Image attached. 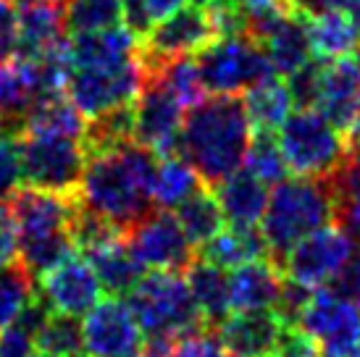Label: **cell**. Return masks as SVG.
Listing matches in <instances>:
<instances>
[{
	"mask_svg": "<svg viewBox=\"0 0 360 357\" xmlns=\"http://www.w3.org/2000/svg\"><path fill=\"white\" fill-rule=\"evenodd\" d=\"M334 223V189L323 176H287L269 192L258 228L269 258L281 268V260L302 237Z\"/></svg>",
	"mask_w": 360,
	"mask_h": 357,
	"instance_id": "cell-4",
	"label": "cell"
},
{
	"mask_svg": "<svg viewBox=\"0 0 360 357\" xmlns=\"http://www.w3.org/2000/svg\"><path fill=\"white\" fill-rule=\"evenodd\" d=\"M242 100H245V110L252 124V131H276L295 108L287 82L279 79V74L250 87Z\"/></svg>",
	"mask_w": 360,
	"mask_h": 357,
	"instance_id": "cell-29",
	"label": "cell"
},
{
	"mask_svg": "<svg viewBox=\"0 0 360 357\" xmlns=\"http://www.w3.org/2000/svg\"><path fill=\"white\" fill-rule=\"evenodd\" d=\"M297 326L316 339L321 357H360V305L331 287L313 292Z\"/></svg>",
	"mask_w": 360,
	"mask_h": 357,
	"instance_id": "cell-9",
	"label": "cell"
},
{
	"mask_svg": "<svg viewBox=\"0 0 360 357\" xmlns=\"http://www.w3.org/2000/svg\"><path fill=\"white\" fill-rule=\"evenodd\" d=\"M8 3H13V6H30L34 0H8Z\"/></svg>",
	"mask_w": 360,
	"mask_h": 357,
	"instance_id": "cell-49",
	"label": "cell"
},
{
	"mask_svg": "<svg viewBox=\"0 0 360 357\" xmlns=\"http://www.w3.org/2000/svg\"><path fill=\"white\" fill-rule=\"evenodd\" d=\"M121 357H140V352H137V355H121Z\"/></svg>",
	"mask_w": 360,
	"mask_h": 357,
	"instance_id": "cell-53",
	"label": "cell"
},
{
	"mask_svg": "<svg viewBox=\"0 0 360 357\" xmlns=\"http://www.w3.org/2000/svg\"><path fill=\"white\" fill-rule=\"evenodd\" d=\"M242 169H248L252 176H258L269 187L290 176V166H287L284 152L279 148L276 131H252Z\"/></svg>",
	"mask_w": 360,
	"mask_h": 357,
	"instance_id": "cell-35",
	"label": "cell"
},
{
	"mask_svg": "<svg viewBox=\"0 0 360 357\" xmlns=\"http://www.w3.org/2000/svg\"><path fill=\"white\" fill-rule=\"evenodd\" d=\"M174 216H176L187 239L195 247L205 245L210 237H216L221 228L226 226L219 197H216L213 187H205V184H200L190 197L181 200L179 205L174 208Z\"/></svg>",
	"mask_w": 360,
	"mask_h": 357,
	"instance_id": "cell-28",
	"label": "cell"
},
{
	"mask_svg": "<svg viewBox=\"0 0 360 357\" xmlns=\"http://www.w3.org/2000/svg\"><path fill=\"white\" fill-rule=\"evenodd\" d=\"M34 344L45 357H66L82 349V323L74 316H63L53 310L45 326L37 331Z\"/></svg>",
	"mask_w": 360,
	"mask_h": 357,
	"instance_id": "cell-37",
	"label": "cell"
},
{
	"mask_svg": "<svg viewBox=\"0 0 360 357\" xmlns=\"http://www.w3.org/2000/svg\"><path fill=\"white\" fill-rule=\"evenodd\" d=\"M202 181L198 171L192 169L181 155H166L158 160V174H155V187H153V197H155V208H176L181 200L190 197Z\"/></svg>",
	"mask_w": 360,
	"mask_h": 357,
	"instance_id": "cell-32",
	"label": "cell"
},
{
	"mask_svg": "<svg viewBox=\"0 0 360 357\" xmlns=\"http://www.w3.org/2000/svg\"><path fill=\"white\" fill-rule=\"evenodd\" d=\"M140 37L129 27L98 32H74L69 40L71 69H116L137 58Z\"/></svg>",
	"mask_w": 360,
	"mask_h": 357,
	"instance_id": "cell-19",
	"label": "cell"
},
{
	"mask_svg": "<svg viewBox=\"0 0 360 357\" xmlns=\"http://www.w3.org/2000/svg\"><path fill=\"white\" fill-rule=\"evenodd\" d=\"M37 292L56 313L79 318L101 302L103 287L90 260L71 255L37 281Z\"/></svg>",
	"mask_w": 360,
	"mask_h": 357,
	"instance_id": "cell-17",
	"label": "cell"
},
{
	"mask_svg": "<svg viewBox=\"0 0 360 357\" xmlns=\"http://www.w3.org/2000/svg\"><path fill=\"white\" fill-rule=\"evenodd\" d=\"M127 305L145 334V342H174L184 331L205 326L195 308L187 278L179 271H150L148 276L142 273L127 294Z\"/></svg>",
	"mask_w": 360,
	"mask_h": 357,
	"instance_id": "cell-5",
	"label": "cell"
},
{
	"mask_svg": "<svg viewBox=\"0 0 360 357\" xmlns=\"http://www.w3.org/2000/svg\"><path fill=\"white\" fill-rule=\"evenodd\" d=\"M287 3H290L292 11H297V13L308 16V19L319 16V13H326V11H331V8H342V6H345V0H287Z\"/></svg>",
	"mask_w": 360,
	"mask_h": 357,
	"instance_id": "cell-48",
	"label": "cell"
},
{
	"mask_svg": "<svg viewBox=\"0 0 360 357\" xmlns=\"http://www.w3.org/2000/svg\"><path fill=\"white\" fill-rule=\"evenodd\" d=\"M21 124H24V131H56V134L82 139L87 119L77 110L63 89H53V92H40L32 100Z\"/></svg>",
	"mask_w": 360,
	"mask_h": 357,
	"instance_id": "cell-27",
	"label": "cell"
},
{
	"mask_svg": "<svg viewBox=\"0 0 360 357\" xmlns=\"http://www.w3.org/2000/svg\"><path fill=\"white\" fill-rule=\"evenodd\" d=\"M240 11L248 34L260 42L292 8L287 0H240Z\"/></svg>",
	"mask_w": 360,
	"mask_h": 357,
	"instance_id": "cell-39",
	"label": "cell"
},
{
	"mask_svg": "<svg viewBox=\"0 0 360 357\" xmlns=\"http://www.w3.org/2000/svg\"><path fill=\"white\" fill-rule=\"evenodd\" d=\"M266 48L271 63L276 74L287 77L295 69L305 66L308 60L316 58L313 53V42H310V19L302 16L297 11H290L284 19L274 27V30L260 40Z\"/></svg>",
	"mask_w": 360,
	"mask_h": 357,
	"instance_id": "cell-24",
	"label": "cell"
},
{
	"mask_svg": "<svg viewBox=\"0 0 360 357\" xmlns=\"http://www.w3.org/2000/svg\"><path fill=\"white\" fill-rule=\"evenodd\" d=\"M198 258H205L231 271L248 260L269 258V247L258 226H229L226 223L216 237H210L205 245L198 247Z\"/></svg>",
	"mask_w": 360,
	"mask_h": 357,
	"instance_id": "cell-26",
	"label": "cell"
},
{
	"mask_svg": "<svg viewBox=\"0 0 360 357\" xmlns=\"http://www.w3.org/2000/svg\"><path fill=\"white\" fill-rule=\"evenodd\" d=\"M158 155L140 142L87 155L79 181V200L84 208L119 228L121 234L140 223L155 210V174Z\"/></svg>",
	"mask_w": 360,
	"mask_h": 357,
	"instance_id": "cell-1",
	"label": "cell"
},
{
	"mask_svg": "<svg viewBox=\"0 0 360 357\" xmlns=\"http://www.w3.org/2000/svg\"><path fill=\"white\" fill-rule=\"evenodd\" d=\"M8 200L16 223V255L30 276L40 281L77 249L69 223L79 208V192H51L27 184Z\"/></svg>",
	"mask_w": 360,
	"mask_h": 357,
	"instance_id": "cell-3",
	"label": "cell"
},
{
	"mask_svg": "<svg viewBox=\"0 0 360 357\" xmlns=\"http://www.w3.org/2000/svg\"><path fill=\"white\" fill-rule=\"evenodd\" d=\"M219 331L210 326H198L184 331L171 342L169 357H224Z\"/></svg>",
	"mask_w": 360,
	"mask_h": 357,
	"instance_id": "cell-40",
	"label": "cell"
},
{
	"mask_svg": "<svg viewBox=\"0 0 360 357\" xmlns=\"http://www.w3.org/2000/svg\"><path fill=\"white\" fill-rule=\"evenodd\" d=\"M310 297H313V287L284 276L279 299H276V305H274V313L279 316V320L284 326H297V323H300V316L305 313V308H308Z\"/></svg>",
	"mask_w": 360,
	"mask_h": 357,
	"instance_id": "cell-42",
	"label": "cell"
},
{
	"mask_svg": "<svg viewBox=\"0 0 360 357\" xmlns=\"http://www.w3.org/2000/svg\"><path fill=\"white\" fill-rule=\"evenodd\" d=\"M66 357H90V355H87V352H82V349H79V352H74V355H66Z\"/></svg>",
	"mask_w": 360,
	"mask_h": 357,
	"instance_id": "cell-50",
	"label": "cell"
},
{
	"mask_svg": "<svg viewBox=\"0 0 360 357\" xmlns=\"http://www.w3.org/2000/svg\"><path fill=\"white\" fill-rule=\"evenodd\" d=\"M69 32H98L121 27L124 0H63Z\"/></svg>",
	"mask_w": 360,
	"mask_h": 357,
	"instance_id": "cell-34",
	"label": "cell"
},
{
	"mask_svg": "<svg viewBox=\"0 0 360 357\" xmlns=\"http://www.w3.org/2000/svg\"><path fill=\"white\" fill-rule=\"evenodd\" d=\"M124 242L129 245L131 255L140 260L142 268L150 271H179L198 258V247L192 245L174 210L155 208L129 231H124Z\"/></svg>",
	"mask_w": 360,
	"mask_h": 357,
	"instance_id": "cell-11",
	"label": "cell"
},
{
	"mask_svg": "<svg viewBox=\"0 0 360 357\" xmlns=\"http://www.w3.org/2000/svg\"><path fill=\"white\" fill-rule=\"evenodd\" d=\"M279 148L292 174L331 176L347 155V137L316 108L292 110L276 129Z\"/></svg>",
	"mask_w": 360,
	"mask_h": 357,
	"instance_id": "cell-6",
	"label": "cell"
},
{
	"mask_svg": "<svg viewBox=\"0 0 360 357\" xmlns=\"http://www.w3.org/2000/svg\"><path fill=\"white\" fill-rule=\"evenodd\" d=\"M355 242L340 223H326L302 237L281 260L284 276L302 281L308 287H326L342 273V268L355 255Z\"/></svg>",
	"mask_w": 360,
	"mask_h": 357,
	"instance_id": "cell-10",
	"label": "cell"
},
{
	"mask_svg": "<svg viewBox=\"0 0 360 357\" xmlns=\"http://www.w3.org/2000/svg\"><path fill=\"white\" fill-rule=\"evenodd\" d=\"M326 287H331L334 292H340L342 297L352 299L355 305H360V252H355L350 258V263L342 268V273L331 284H326Z\"/></svg>",
	"mask_w": 360,
	"mask_h": 357,
	"instance_id": "cell-46",
	"label": "cell"
},
{
	"mask_svg": "<svg viewBox=\"0 0 360 357\" xmlns=\"http://www.w3.org/2000/svg\"><path fill=\"white\" fill-rule=\"evenodd\" d=\"M192 3H202V6H205V3H208V0H192Z\"/></svg>",
	"mask_w": 360,
	"mask_h": 357,
	"instance_id": "cell-52",
	"label": "cell"
},
{
	"mask_svg": "<svg viewBox=\"0 0 360 357\" xmlns=\"http://www.w3.org/2000/svg\"><path fill=\"white\" fill-rule=\"evenodd\" d=\"M321 69H323V58H313L305 66L295 69L292 74H287V89L295 108H313L316 98H319L321 87Z\"/></svg>",
	"mask_w": 360,
	"mask_h": 357,
	"instance_id": "cell-41",
	"label": "cell"
},
{
	"mask_svg": "<svg viewBox=\"0 0 360 357\" xmlns=\"http://www.w3.org/2000/svg\"><path fill=\"white\" fill-rule=\"evenodd\" d=\"M184 105L160 82H142L134 103V142L150 148L158 158L179 155V134Z\"/></svg>",
	"mask_w": 360,
	"mask_h": 357,
	"instance_id": "cell-13",
	"label": "cell"
},
{
	"mask_svg": "<svg viewBox=\"0 0 360 357\" xmlns=\"http://www.w3.org/2000/svg\"><path fill=\"white\" fill-rule=\"evenodd\" d=\"M19 258L16 255V223H13V213L0 200V268L13 263Z\"/></svg>",
	"mask_w": 360,
	"mask_h": 357,
	"instance_id": "cell-47",
	"label": "cell"
},
{
	"mask_svg": "<svg viewBox=\"0 0 360 357\" xmlns=\"http://www.w3.org/2000/svg\"><path fill=\"white\" fill-rule=\"evenodd\" d=\"M24 124L16 119H3L0 126V200L11 197L21 187V150L19 137Z\"/></svg>",
	"mask_w": 360,
	"mask_h": 357,
	"instance_id": "cell-38",
	"label": "cell"
},
{
	"mask_svg": "<svg viewBox=\"0 0 360 357\" xmlns=\"http://www.w3.org/2000/svg\"><path fill=\"white\" fill-rule=\"evenodd\" d=\"M134 139V103H124L116 108H108L90 116L84 124V134H82V145L84 152H103V150L121 148Z\"/></svg>",
	"mask_w": 360,
	"mask_h": 357,
	"instance_id": "cell-30",
	"label": "cell"
},
{
	"mask_svg": "<svg viewBox=\"0 0 360 357\" xmlns=\"http://www.w3.org/2000/svg\"><path fill=\"white\" fill-rule=\"evenodd\" d=\"M252 124L240 95L202 98L184 110L179 134V155L205 187H216L245 166Z\"/></svg>",
	"mask_w": 360,
	"mask_h": 357,
	"instance_id": "cell-2",
	"label": "cell"
},
{
	"mask_svg": "<svg viewBox=\"0 0 360 357\" xmlns=\"http://www.w3.org/2000/svg\"><path fill=\"white\" fill-rule=\"evenodd\" d=\"M271 357H321V349L305 328L284 326Z\"/></svg>",
	"mask_w": 360,
	"mask_h": 357,
	"instance_id": "cell-43",
	"label": "cell"
},
{
	"mask_svg": "<svg viewBox=\"0 0 360 357\" xmlns=\"http://www.w3.org/2000/svg\"><path fill=\"white\" fill-rule=\"evenodd\" d=\"M37 95L30 66L21 58L3 60L0 63V119L21 121L30 108V103Z\"/></svg>",
	"mask_w": 360,
	"mask_h": 357,
	"instance_id": "cell-33",
	"label": "cell"
},
{
	"mask_svg": "<svg viewBox=\"0 0 360 357\" xmlns=\"http://www.w3.org/2000/svg\"><path fill=\"white\" fill-rule=\"evenodd\" d=\"M281 281H284L281 268L269 258H255L231 268V310H274L281 292Z\"/></svg>",
	"mask_w": 360,
	"mask_h": 357,
	"instance_id": "cell-20",
	"label": "cell"
},
{
	"mask_svg": "<svg viewBox=\"0 0 360 357\" xmlns=\"http://www.w3.org/2000/svg\"><path fill=\"white\" fill-rule=\"evenodd\" d=\"M0 126H3V119H0Z\"/></svg>",
	"mask_w": 360,
	"mask_h": 357,
	"instance_id": "cell-55",
	"label": "cell"
},
{
	"mask_svg": "<svg viewBox=\"0 0 360 357\" xmlns=\"http://www.w3.org/2000/svg\"><path fill=\"white\" fill-rule=\"evenodd\" d=\"M224 357H237V355H224Z\"/></svg>",
	"mask_w": 360,
	"mask_h": 357,
	"instance_id": "cell-54",
	"label": "cell"
},
{
	"mask_svg": "<svg viewBox=\"0 0 360 357\" xmlns=\"http://www.w3.org/2000/svg\"><path fill=\"white\" fill-rule=\"evenodd\" d=\"M21 178L30 187L77 192L87 152L79 137L56 131H21Z\"/></svg>",
	"mask_w": 360,
	"mask_h": 357,
	"instance_id": "cell-8",
	"label": "cell"
},
{
	"mask_svg": "<svg viewBox=\"0 0 360 357\" xmlns=\"http://www.w3.org/2000/svg\"><path fill=\"white\" fill-rule=\"evenodd\" d=\"M326 121H331L340 131H350L360 121V48L323 60L321 87L316 105Z\"/></svg>",
	"mask_w": 360,
	"mask_h": 357,
	"instance_id": "cell-16",
	"label": "cell"
},
{
	"mask_svg": "<svg viewBox=\"0 0 360 357\" xmlns=\"http://www.w3.org/2000/svg\"><path fill=\"white\" fill-rule=\"evenodd\" d=\"M200 82L210 95H242L276 74L266 48L250 34L216 37L195 53Z\"/></svg>",
	"mask_w": 360,
	"mask_h": 357,
	"instance_id": "cell-7",
	"label": "cell"
},
{
	"mask_svg": "<svg viewBox=\"0 0 360 357\" xmlns=\"http://www.w3.org/2000/svg\"><path fill=\"white\" fill-rule=\"evenodd\" d=\"M82 347L90 357L137 355L142 331L127 302L119 297L101 299L82 323Z\"/></svg>",
	"mask_w": 360,
	"mask_h": 357,
	"instance_id": "cell-15",
	"label": "cell"
},
{
	"mask_svg": "<svg viewBox=\"0 0 360 357\" xmlns=\"http://www.w3.org/2000/svg\"><path fill=\"white\" fill-rule=\"evenodd\" d=\"M140 357H160V355H153V352H145V349H142V355Z\"/></svg>",
	"mask_w": 360,
	"mask_h": 357,
	"instance_id": "cell-51",
	"label": "cell"
},
{
	"mask_svg": "<svg viewBox=\"0 0 360 357\" xmlns=\"http://www.w3.org/2000/svg\"><path fill=\"white\" fill-rule=\"evenodd\" d=\"M84 258L90 260V266L98 273V281L105 292H110V297H121L129 294L131 287L142 278L140 260L131 255L129 245L121 237H113L108 242H101L95 247L84 249Z\"/></svg>",
	"mask_w": 360,
	"mask_h": 357,
	"instance_id": "cell-25",
	"label": "cell"
},
{
	"mask_svg": "<svg viewBox=\"0 0 360 357\" xmlns=\"http://www.w3.org/2000/svg\"><path fill=\"white\" fill-rule=\"evenodd\" d=\"M284 323L274 310H234L216 331L226 355L271 357Z\"/></svg>",
	"mask_w": 360,
	"mask_h": 357,
	"instance_id": "cell-18",
	"label": "cell"
},
{
	"mask_svg": "<svg viewBox=\"0 0 360 357\" xmlns=\"http://www.w3.org/2000/svg\"><path fill=\"white\" fill-rule=\"evenodd\" d=\"M66 16L63 0H34L21 6L19 13V58H34L45 50L66 42Z\"/></svg>",
	"mask_w": 360,
	"mask_h": 357,
	"instance_id": "cell-21",
	"label": "cell"
},
{
	"mask_svg": "<svg viewBox=\"0 0 360 357\" xmlns=\"http://www.w3.org/2000/svg\"><path fill=\"white\" fill-rule=\"evenodd\" d=\"M310 42L316 58L331 60L360 48V37L350 16L342 8H331L310 19Z\"/></svg>",
	"mask_w": 360,
	"mask_h": 357,
	"instance_id": "cell-31",
	"label": "cell"
},
{
	"mask_svg": "<svg viewBox=\"0 0 360 357\" xmlns=\"http://www.w3.org/2000/svg\"><path fill=\"white\" fill-rule=\"evenodd\" d=\"M140 89L142 69L137 58L116 69H69L63 84V92L84 119L124 103H134Z\"/></svg>",
	"mask_w": 360,
	"mask_h": 357,
	"instance_id": "cell-12",
	"label": "cell"
},
{
	"mask_svg": "<svg viewBox=\"0 0 360 357\" xmlns=\"http://www.w3.org/2000/svg\"><path fill=\"white\" fill-rule=\"evenodd\" d=\"M216 37L219 34H216V24H213L208 6L187 0L153 24L150 32L142 37L140 50L155 58L195 56Z\"/></svg>",
	"mask_w": 360,
	"mask_h": 357,
	"instance_id": "cell-14",
	"label": "cell"
},
{
	"mask_svg": "<svg viewBox=\"0 0 360 357\" xmlns=\"http://www.w3.org/2000/svg\"><path fill=\"white\" fill-rule=\"evenodd\" d=\"M19 48V13L13 3L0 0V63L11 60Z\"/></svg>",
	"mask_w": 360,
	"mask_h": 357,
	"instance_id": "cell-44",
	"label": "cell"
},
{
	"mask_svg": "<svg viewBox=\"0 0 360 357\" xmlns=\"http://www.w3.org/2000/svg\"><path fill=\"white\" fill-rule=\"evenodd\" d=\"M0 357H40V349L30 331L11 323L0 331Z\"/></svg>",
	"mask_w": 360,
	"mask_h": 357,
	"instance_id": "cell-45",
	"label": "cell"
},
{
	"mask_svg": "<svg viewBox=\"0 0 360 357\" xmlns=\"http://www.w3.org/2000/svg\"><path fill=\"white\" fill-rule=\"evenodd\" d=\"M34 292H37V281L21 266L19 258L0 268V331L13 323V318L34 297Z\"/></svg>",
	"mask_w": 360,
	"mask_h": 357,
	"instance_id": "cell-36",
	"label": "cell"
},
{
	"mask_svg": "<svg viewBox=\"0 0 360 357\" xmlns=\"http://www.w3.org/2000/svg\"><path fill=\"white\" fill-rule=\"evenodd\" d=\"M184 273H187L184 278H187V287H190V294L195 299V308L200 313L202 323L219 328L234 313L229 294V271L205 258H195L184 268Z\"/></svg>",
	"mask_w": 360,
	"mask_h": 357,
	"instance_id": "cell-22",
	"label": "cell"
},
{
	"mask_svg": "<svg viewBox=\"0 0 360 357\" xmlns=\"http://www.w3.org/2000/svg\"><path fill=\"white\" fill-rule=\"evenodd\" d=\"M213 192L219 197V205L229 226H258L260 223L266 202H269V184L252 176L248 169L234 171L231 176L219 181Z\"/></svg>",
	"mask_w": 360,
	"mask_h": 357,
	"instance_id": "cell-23",
	"label": "cell"
}]
</instances>
